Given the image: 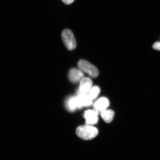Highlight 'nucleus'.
<instances>
[{"label":"nucleus","mask_w":160,"mask_h":160,"mask_svg":"<svg viewBox=\"0 0 160 160\" xmlns=\"http://www.w3.org/2000/svg\"><path fill=\"white\" fill-rule=\"evenodd\" d=\"M62 38L67 48L72 51L77 47V42L73 34L69 29L64 30L62 33Z\"/></svg>","instance_id":"nucleus-3"},{"label":"nucleus","mask_w":160,"mask_h":160,"mask_svg":"<svg viewBox=\"0 0 160 160\" xmlns=\"http://www.w3.org/2000/svg\"><path fill=\"white\" fill-rule=\"evenodd\" d=\"M84 74L81 70L73 68L70 70L69 78L72 82L76 83L81 81L84 78Z\"/></svg>","instance_id":"nucleus-5"},{"label":"nucleus","mask_w":160,"mask_h":160,"mask_svg":"<svg viewBox=\"0 0 160 160\" xmlns=\"http://www.w3.org/2000/svg\"><path fill=\"white\" fill-rule=\"evenodd\" d=\"M109 105V100L107 98L102 97L96 102L94 107L97 111L102 112L105 111Z\"/></svg>","instance_id":"nucleus-7"},{"label":"nucleus","mask_w":160,"mask_h":160,"mask_svg":"<svg viewBox=\"0 0 160 160\" xmlns=\"http://www.w3.org/2000/svg\"><path fill=\"white\" fill-rule=\"evenodd\" d=\"M153 48L155 50L160 51V42H157L154 44Z\"/></svg>","instance_id":"nucleus-12"},{"label":"nucleus","mask_w":160,"mask_h":160,"mask_svg":"<svg viewBox=\"0 0 160 160\" xmlns=\"http://www.w3.org/2000/svg\"><path fill=\"white\" fill-rule=\"evenodd\" d=\"M78 65L80 70L92 78H97L99 75V71L97 68L87 61L80 60Z\"/></svg>","instance_id":"nucleus-2"},{"label":"nucleus","mask_w":160,"mask_h":160,"mask_svg":"<svg viewBox=\"0 0 160 160\" xmlns=\"http://www.w3.org/2000/svg\"><path fill=\"white\" fill-rule=\"evenodd\" d=\"M64 3L67 5H70L75 0H62Z\"/></svg>","instance_id":"nucleus-13"},{"label":"nucleus","mask_w":160,"mask_h":160,"mask_svg":"<svg viewBox=\"0 0 160 160\" xmlns=\"http://www.w3.org/2000/svg\"><path fill=\"white\" fill-rule=\"evenodd\" d=\"M80 82L78 94H87L92 85V80L88 78H83Z\"/></svg>","instance_id":"nucleus-4"},{"label":"nucleus","mask_w":160,"mask_h":160,"mask_svg":"<svg viewBox=\"0 0 160 160\" xmlns=\"http://www.w3.org/2000/svg\"><path fill=\"white\" fill-rule=\"evenodd\" d=\"M68 109L71 111H73L77 108L82 107L78 96L71 98L68 101L67 103Z\"/></svg>","instance_id":"nucleus-8"},{"label":"nucleus","mask_w":160,"mask_h":160,"mask_svg":"<svg viewBox=\"0 0 160 160\" xmlns=\"http://www.w3.org/2000/svg\"><path fill=\"white\" fill-rule=\"evenodd\" d=\"M98 112L97 111L88 110L85 112L84 117L87 125H93L97 123L98 118Z\"/></svg>","instance_id":"nucleus-6"},{"label":"nucleus","mask_w":160,"mask_h":160,"mask_svg":"<svg viewBox=\"0 0 160 160\" xmlns=\"http://www.w3.org/2000/svg\"><path fill=\"white\" fill-rule=\"evenodd\" d=\"M76 133L82 139L89 140L97 137L98 134V131L96 128L91 126L83 125L77 128Z\"/></svg>","instance_id":"nucleus-1"},{"label":"nucleus","mask_w":160,"mask_h":160,"mask_svg":"<svg viewBox=\"0 0 160 160\" xmlns=\"http://www.w3.org/2000/svg\"><path fill=\"white\" fill-rule=\"evenodd\" d=\"M115 113L112 110H108L102 112V118L107 123H109L112 121L114 117Z\"/></svg>","instance_id":"nucleus-9"},{"label":"nucleus","mask_w":160,"mask_h":160,"mask_svg":"<svg viewBox=\"0 0 160 160\" xmlns=\"http://www.w3.org/2000/svg\"><path fill=\"white\" fill-rule=\"evenodd\" d=\"M100 92V89L99 87L95 86L91 88L90 89L88 95L91 99L92 100L97 98Z\"/></svg>","instance_id":"nucleus-11"},{"label":"nucleus","mask_w":160,"mask_h":160,"mask_svg":"<svg viewBox=\"0 0 160 160\" xmlns=\"http://www.w3.org/2000/svg\"><path fill=\"white\" fill-rule=\"evenodd\" d=\"M78 97L83 107H87L92 104V100L87 94H78Z\"/></svg>","instance_id":"nucleus-10"}]
</instances>
